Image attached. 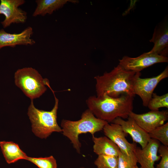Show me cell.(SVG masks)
<instances>
[{"instance_id": "6da1fadb", "label": "cell", "mask_w": 168, "mask_h": 168, "mask_svg": "<svg viewBox=\"0 0 168 168\" xmlns=\"http://www.w3.org/2000/svg\"><path fill=\"white\" fill-rule=\"evenodd\" d=\"M141 75L140 72L127 70L119 64L110 72L94 77L97 96L117 98L126 94L134 97V83Z\"/></svg>"}, {"instance_id": "7a4b0ae2", "label": "cell", "mask_w": 168, "mask_h": 168, "mask_svg": "<svg viewBox=\"0 0 168 168\" xmlns=\"http://www.w3.org/2000/svg\"><path fill=\"white\" fill-rule=\"evenodd\" d=\"M133 97L126 94L117 98L105 95L90 96L86 102L96 117L109 123L118 117L127 119L133 111Z\"/></svg>"}, {"instance_id": "3957f363", "label": "cell", "mask_w": 168, "mask_h": 168, "mask_svg": "<svg viewBox=\"0 0 168 168\" xmlns=\"http://www.w3.org/2000/svg\"><path fill=\"white\" fill-rule=\"evenodd\" d=\"M107 123L96 117L88 109L82 113L79 120L73 121L63 119L61 126L63 135L70 140L77 152L80 153L81 144L79 140V135L90 133L93 136L96 132L103 130Z\"/></svg>"}, {"instance_id": "277c9868", "label": "cell", "mask_w": 168, "mask_h": 168, "mask_svg": "<svg viewBox=\"0 0 168 168\" xmlns=\"http://www.w3.org/2000/svg\"><path fill=\"white\" fill-rule=\"evenodd\" d=\"M50 89L54 95L55 101L51 110L46 111L36 108L33 100H31L28 109L27 114L31 123L32 131L36 136L42 139H46L53 132H62L57 122L58 100L51 87Z\"/></svg>"}, {"instance_id": "5b68a950", "label": "cell", "mask_w": 168, "mask_h": 168, "mask_svg": "<svg viewBox=\"0 0 168 168\" xmlns=\"http://www.w3.org/2000/svg\"><path fill=\"white\" fill-rule=\"evenodd\" d=\"M14 79L15 85L31 100L41 96L49 83L47 79L43 78L37 70L31 67L18 69L15 73Z\"/></svg>"}, {"instance_id": "8992f818", "label": "cell", "mask_w": 168, "mask_h": 168, "mask_svg": "<svg viewBox=\"0 0 168 168\" xmlns=\"http://www.w3.org/2000/svg\"><path fill=\"white\" fill-rule=\"evenodd\" d=\"M119 61V64L125 70L137 72L156 63L168 62V58L148 52L135 58L124 56Z\"/></svg>"}, {"instance_id": "52a82bcc", "label": "cell", "mask_w": 168, "mask_h": 168, "mask_svg": "<svg viewBox=\"0 0 168 168\" xmlns=\"http://www.w3.org/2000/svg\"><path fill=\"white\" fill-rule=\"evenodd\" d=\"M25 2L24 0H1L0 15L5 16L1 22L4 28L12 24L24 23L27 19V13L19 7Z\"/></svg>"}, {"instance_id": "ba28073f", "label": "cell", "mask_w": 168, "mask_h": 168, "mask_svg": "<svg viewBox=\"0 0 168 168\" xmlns=\"http://www.w3.org/2000/svg\"><path fill=\"white\" fill-rule=\"evenodd\" d=\"M168 77V67L158 75L150 78H142L140 77L136 79L133 86V92L141 98L143 105L147 106L154 90L158 83Z\"/></svg>"}, {"instance_id": "9c48e42d", "label": "cell", "mask_w": 168, "mask_h": 168, "mask_svg": "<svg viewBox=\"0 0 168 168\" xmlns=\"http://www.w3.org/2000/svg\"><path fill=\"white\" fill-rule=\"evenodd\" d=\"M129 117L148 133L164 124L168 119V110L153 111L142 114L131 112Z\"/></svg>"}, {"instance_id": "30bf717a", "label": "cell", "mask_w": 168, "mask_h": 168, "mask_svg": "<svg viewBox=\"0 0 168 168\" xmlns=\"http://www.w3.org/2000/svg\"><path fill=\"white\" fill-rule=\"evenodd\" d=\"M103 130L105 136L112 141L121 152L127 155L135 153L137 147L136 143H130L127 141L126 138L127 134L124 131L119 125L108 123Z\"/></svg>"}, {"instance_id": "8fae6325", "label": "cell", "mask_w": 168, "mask_h": 168, "mask_svg": "<svg viewBox=\"0 0 168 168\" xmlns=\"http://www.w3.org/2000/svg\"><path fill=\"white\" fill-rule=\"evenodd\" d=\"M160 145L159 141L151 138L144 148L137 147L135 154L137 162L141 166L140 168H155V162L158 161L161 158L157 155Z\"/></svg>"}, {"instance_id": "7c38bea8", "label": "cell", "mask_w": 168, "mask_h": 168, "mask_svg": "<svg viewBox=\"0 0 168 168\" xmlns=\"http://www.w3.org/2000/svg\"><path fill=\"white\" fill-rule=\"evenodd\" d=\"M111 123L119 125L124 131L131 136L133 142L138 143L144 148L150 139L148 133L140 127L131 118L128 117L126 120L118 117Z\"/></svg>"}, {"instance_id": "4fadbf2b", "label": "cell", "mask_w": 168, "mask_h": 168, "mask_svg": "<svg viewBox=\"0 0 168 168\" xmlns=\"http://www.w3.org/2000/svg\"><path fill=\"white\" fill-rule=\"evenodd\" d=\"M32 28L28 26L19 33H10L4 29L0 30V50L5 47H14L17 45H32L35 42L31 38Z\"/></svg>"}, {"instance_id": "5bb4252c", "label": "cell", "mask_w": 168, "mask_h": 168, "mask_svg": "<svg viewBox=\"0 0 168 168\" xmlns=\"http://www.w3.org/2000/svg\"><path fill=\"white\" fill-rule=\"evenodd\" d=\"M150 42L154 46L149 52L167 57L168 52V26L166 21L156 26Z\"/></svg>"}, {"instance_id": "9a60e30c", "label": "cell", "mask_w": 168, "mask_h": 168, "mask_svg": "<svg viewBox=\"0 0 168 168\" xmlns=\"http://www.w3.org/2000/svg\"><path fill=\"white\" fill-rule=\"evenodd\" d=\"M94 143L93 151L98 155H104L118 156L120 150L111 139L106 136L96 137L92 136Z\"/></svg>"}, {"instance_id": "2e32d148", "label": "cell", "mask_w": 168, "mask_h": 168, "mask_svg": "<svg viewBox=\"0 0 168 168\" xmlns=\"http://www.w3.org/2000/svg\"><path fill=\"white\" fill-rule=\"evenodd\" d=\"M0 147L5 160L8 164L20 160H26L27 156L19 145L13 142L0 141Z\"/></svg>"}, {"instance_id": "e0dca14e", "label": "cell", "mask_w": 168, "mask_h": 168, "mask_svg": "<svg viewBox=\"0 0 168 168\" xmlns=\"http://www.w3.org/2000/svg\"><path fill=\"white\" fill-rule=\"evenodd\" d=\"M77 2L72 0H37V6L33 14V16L38 15L44 16L47 14H51L54 11L62 7L68 2Z\"/></svg>"}, {"instance_id": "ac0fdd59", "label": "cell", "mask_w": 168, "mask_h": 168, "mask_svg": "<svg viewBox=\"0 0 168 168\" xmlns=\"http://www.w3.org/2000/svg\"><path fill=\"white\" fill-rule=\"evenodd\" d=\"M98 156L94 162L97 168H118V156Z\"/></svg>"}, {"instance_id": "d6986e66", "label": "cell", "mask_w": 168, "mask_h": 168, "mask_svg": "<svg viewBox=\"0 0 168 168\" xmlns=\"http://www.w3.org/2000/svg\"><path fill=\"white\" fill-rule=\"evenodd\" d=\"M151 138L156 139L162 145L168 146V122L160 126L148 133Z\"/></svg>"}, {"instance_id": "ffe728a7", "label": "cell", "mask_w": 168, "mask_h": 168, "mask_svg": "<svg viewBox=\"0 0 168 168\" xmlns=\"http://www.w3.org/2000/svg\"><path fill=\"white\" fill-rule=\"evenodd\" d=\"M147 107L151 110L158 111L160 108H168V94L158 96L156 93L152 94V97L149 101Z\"/></svg>"}, {"instance_id": "44dd1931", "label": "cell", "mask_w": 168, "mask_h": 168, "mask_svg": "<svg viewBox=\"0 0 168 168\" xmlns=\"http://www.w3.org/2000/svg\"><path fill=\"white\" fill-rule=\"evenodd\" d=\"M26 160L32 163L39 168H57L56 160L52 156L38 158L27 156Z\"/></svg>"}, {"instance_id": "7402d4cb", "label": "cell", "mask_w": 168, "mask_h": 168, "mask_svg": "<svg viewBox=\"0 0 168 168\" xmlns=\"http://www.w3.org/2000/svg\"><path fill=\"white\" fill-rule=\"evenodd\" d=\"M118 168H134L137 161L135 153L127 155L120 150L118 156Z\"/></svg>"}, {"instance_id": "603a6c76", "label": "cell", "mask_w": 168, "mask_h": 168, "mask_svg": "<svg viewBox=\"0 0 168 168\" xmlns=\"http://www.w3.org/2000/svg\"><path fill=\"white\" fill-rule=\"evenodd\" d=\"M158 152L161 159L156 168H168V146L160 145Z\"/></svg>"}, {"instance_id": "cb8c5ba5", "label": "cell", "mask_w": 168, "mask_h": 168, "mask_svg": "<svg viewBox=\"0 0 168 168\" xmlns=\"http://www.w3.org/2000/svg\"><path fill=\"white\" fill-rule=\"evenodd\" d=\"M134 168H140L137 165Z\"/></svg>"}, {"instance_id": "d4e9b609", "label": "cell", "mask_w": 168, "mask_h": 168, "mask_svg": "<svg viewBox=\"0 0 168 168\" xmlns=\"http://www.w3.org/2000/svg\"><path fill=\"white\" fill-rule=\"evenodd\" d=\"M80 168H85L83 167H81Z\"/></svg>"}]
</instances>
